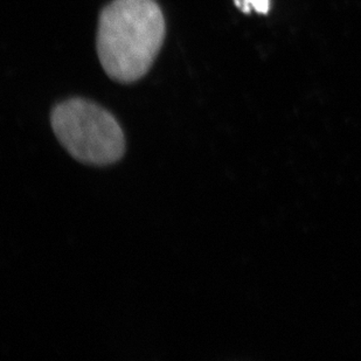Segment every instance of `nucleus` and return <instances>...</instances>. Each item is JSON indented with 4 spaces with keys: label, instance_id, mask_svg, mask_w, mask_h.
Wrapping results in <instances>:
<instances>
[{
    "label": "nucleus",
    "instance_id": "nucleus-1",
    "mask_svg": "<svg viewBox=\"0 0 361 361\" xmlns=\"http://www.w3.org/2000/svg\"><path fill=\"white\" fill-rule=\"evenodd\" d=\"M166 24L156 0H113L99 14L96 48L106 75L133 83L150 71Z\"/></svg>",
    "mask_w": 361,
    "mask_h": 361
},
{
    "label": "nucleus",
    "instance_id": "nucleus-2",
    "mask_svg": "<svg viewBox=\"0 0 361 361\" xmlns=\"http://www.w3.org/2000/svg\"><path fill=\"white\" fill-rule=\"evenodd\" d=\"M55 136L74 159L87 165L106 166L126 154V137L113 114L81 97L58 103L51 113Z\"/></svg>",
    "mask_w": 361,
    "mask_h": 361
},
{
    "label": "nucleus",
    "instance_id": "nucleus-3",
    "mask_svg": "<svg viewBox=\"0 0 361 361\" xmlns=\"http://www.w3.org/2000/svg\"><path fill=\"white\" fill-rule=\"evenodd\" d=\"M235 6L245 13L252 11L259 14H267L270 10V0H233Z\"/></svg>",
    "mask_w": 361,
    "mask_h": 361
}]
</instances>
